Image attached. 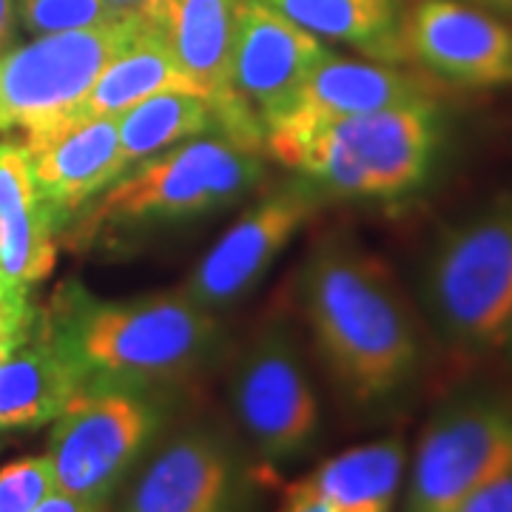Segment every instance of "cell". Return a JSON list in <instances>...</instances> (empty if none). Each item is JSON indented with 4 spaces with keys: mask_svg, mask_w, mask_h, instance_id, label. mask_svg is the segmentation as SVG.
<instances>
[{
    "mask_svg": "<svg viewBox=\"0 0 512 512\" xmlns=\"http://www.w3.org/2000/svg\"><path fill=\"white\" fill-rule=\"evenodd\" d=\"M399 52L439 83L512 86V26L467 0H416L402 18Z\"/></svg>",
    "mask_w": 512,
    "mask_h": 512,
    "instance_id": "30bf717a",
    "label": "cell"
},
{
    "mask_svg": "<svg viewBox=\"0 0 512 512\" xmlns=\"http://www.w3.org/2000/svg\"><path fill=\"white\" fill-rule=\"evenodd\" d=\"M231 407L259 456L291 461L319 436V399L291 322L276 319L239 353L231 373Z\"/></svg>",
    "mask_w": 512,
    "mask_h": 512,
    "instance_id": "ba28073f",
    "label": "cell"
},
{
    "mask_svg": "<svg viewBox=\"0 0 512 512\" xmlns=\"http://www.w3.org/2000/svg\"><path fill=\"white\" fill-rule=\"evenodd\" d=\"M313 35L353 43L387 63L402 60V0H268Z\"/></svg>",
    "mask_w": 512,
    "mask_h": 512,
    "instance_id": "44dd1931",
    "label": "cell"
},
{
    "mask_svg": "<svg viewBox=\"0 0 512 512\" xmlns=\"http://www.w3.org/2000/svg\"><path fill=\"white\" fill-rule=\"evenodd\" d=\"M234 495L231 444L211 427H185L151 453L120 512H231Z\"/></svg>",
    "mask_w": 512,
    "mask_h": 512,
    "instance_id": "9a60e30c",
    "label": "cell"
},
{
    "mask_svg": "<svg viewBox=\"0 0 512 512\" xmlns=\"http://www.w3.org/2000/svg\"><path fill=\"white\" fill-rule=\"evenodd\" d=\"M131 12H120L109 0H18V18L32 35H60L109 26Z\"/></svg>",
    "mask_w": 512,
    "mask_h": 512,
    "instance_id": "603a6c76",
    "label": "cell"
},
{
    "mask_svg": "<svg viewBox=\"0 0 512 512\" xmlns=\"http://www.w3.org/2000/svg\"><path fill=\"white\" fill-rule=\"evenodd\" d=\"M52 493L57 476L49 453L18 458L0 470V512H35Z\"/></svg>",
    "mask_w": 512,
    "mask_h": 512,
    "instance_id": "cb8c5ba5",
    "label": "cell"
},
{
    "mask_svg": "<svg viewBox=\"0 0 512 512\" xmlns=\"http://www.w3.org/2000/svg\"><path fill=\"white\" fill-rule=\"evenodd\" d=\"M35 308L26 296V288H20L15 282H9L6 276L0 274V322H9V319H26L32 316Z\"/></svg>",
    "mask_w": 512,
    "mask_h": 512,
    "instance_id": "83f0119b",
    "label": "cell"
},
{
    "mask_svg": "<svg viewBox=\"0 0 512 512\" xmlns=\"http://www.w3.org/2000/svg\"><path fill=\"white\" fill-rule=\"evenodd\" d=\"M467 3H476L481 9L495 12V15H507V18H512V0H467Z\"/></svg>",
    "mask_w": 512,
    "mask_h": 512,
    "instance_id": "4dcf8cb0",
    "label": "cell"
},
{
    "mask_svg": "<svg viewBox=\"0 0 512 512\" xmlns=\"http://www.w3.org/2000/svg\"><path fill=\"white\" fill-rule=\"evenodd\" d=\"M120 154L126 168L143 163L165 148L217 131L220 117L211 100L191 92H165L148 97L117 117Z\"/></svg>",
    "mask_w": 512,
    "mask_h": 512,
    "instance_id": "7402d4cb",
    "label": "cell"
},
{
    "mask_svg": "<svg viewBox=\"0 0 512 512\" xmlns=\"http://www.w3.org/2000/svg\"><path fill=\"white\" fill-rule=\"evenodd\" d=\"M436 92H439L436 80L419 69L345 60L328 52L316 63L291 109L279 114L265 128V148L274 154L333 120L404 106V103H419V100H436Z\"/></svg>",
    "mask_w": 512,
    "mask_h": 512,
    "instance_id": "5bb4252c",
    "label": "cell"
},
{
    "mask_svg": "<svg viewBox=\"0 0 512 512\" xmlns=\"http://www.w3.org/2000/svg\"><path fill=\"white\" fill-rule=\"evenodd\" d=\"M40 325L77 362L86 387L177 384L191 379L220 345L217 313L183 291L100 302L69 285Z\"/></svg>",
    "mask_w": 512,
    "mask_h": 512,
    "instance_id": "7a4b0ae2",
    "label": "cell"
},
{
    "mask_svg": "<svg viewBox=\"0 0 512 512\" xmlns=\"http://www.w3.org/2000/svg\"><path fill=\"white\" fill-rule=\"evenodd\" d=\"M35 512H103L100 507H94L89 501H83V498H74L69 493H52Z\"/></svg>",
    "mask_w": 512,
    "mask_h": 512,
    "instance_id": "f1b7e54d",
    "label": "cell"
},
{
    "mask_svg": "<svg viewBox=\"0 0 512 512\" xmlns=\"http://www.w3.org/2000/svg\"><path fill=\"white\" fill-rule=\"evenodd\" d=\"M308 188H288L245 211L188 274L180 291L211 313L239 305L311 217Z\"/></svg>",
    "mask_w": 512,
    "mask_h": 512,
    "instance_id": "4fadbf2b",
    "label": "cell"
},
{
    "mask_svg": "<svg viewBox=\"0 0 512 512\" xmlns=\"http://www.w3.org/2000/svg\"><path fill=\"white\" fill-rule=\"evenodd\" d=\"M302 311L319 356L353 402H379L419 365V322L376 256L322 242L299 276Z\"/></svg>",
    "mask_w": 512,
    "mask_h": 512,
    "instance_id": "6da1fadb",
    "label": "cell"
},
{
    "mask_svg": "<svg viewBox=\"0 0 512 512\" xmlns=\"http://www.w3.org/2000/svg\"><path fill=\"white\" fill-rule=\"evenodd\" d=\"M60 222L40 197L29 157L0 151V274L32 288L55 271Z\"/></svg>",
    "mask_w": 512,
    "mask_h": 512,
    "instance_id": "ac0fdd59",
    "label": "cell"
},
{
    "mask_svg": "<svg viewBox=\"0 0 512 512\" xmlns=\"http://www.w3.org/2000/svg\"><path fill=\"white\" fill-rule=\"evenodd\" d=\"M325 55L319 37L268 0H239L231 89L262 128L291 109Z\"/></svg>",
    "mask_w": 512,
    "mask_h": 512,
    "instance_id": "7c38bea8",
    "label": "cell"
},
{
    "mask_svg": "<svg viewBox=\"0 0 512 512\" xmlns=\"http://www.w3.org/2000/svg\"><path fill=\"white\" fill-rule=\"evenodd\" d=\"M279 512H342L328 495L322 490H316L308 478L296 481L285 490V501H282V510Z\"/></svg>",
    "mask_w": 512,
    "mask_h": 512,
    "instance_id": "484cf974",
    "label": "cell"
},
{
    "mask_svg": "<svg viewBox=\"0 0 512 512\" xmlns=\"http://www.w3.org/2000/svg\"><path fill=\"white\" fill-rule=\"evenodd\" d=\"M111 6H117L120 12H140L146 3H151V0H109Z\"/></svg>",
    "mask_w": 512,
    "mask_h": 512,
    "instance_id": "1f68e13d",
    "label": "cell"
},
{
    "mask_svg": "<svg viewBox=\"0 0 512 512\" xmlns=\"http://www.w3.org/2000/svg\"><path fill=\"white\" fill-rule=\"evenodd\" d=\"M262 177L259 151L228 137H194L165 148L109 185L74 222V239L103 231H134L151 225L197 220L242 200Z\"/></svg>",
    "mask_w": 512,
    "mask_h": 512,
    "instance_id": "277c9868",
    "label": "cell"
},
{
    "mask_svg": "<svg viewBox=\"0 0 512 512\" xmlns=\"http://www.w3.org/2000/svg\"><path fill=\"white\" fill-rule=\"evenodd\" d=\"M402 476V439H379L328 458L308 481L342 512H393Z\"/></svg>",
    "mask_w": 512,
    "mask_h": 512,
    "instance_id": "ffe728a7",
    "label": "cell"
},
{
    "mask_svg": "<svg viewBox=\"0 0 512 512\" xmlns=\"http://www.w3.org/2000/svg\"><path fill=\"white\" fill-rule=\"evenodd\" d=\"M504 348L510 350V356H512V322H510V330H507V339H504Z\"/></svg>",
    "mask_w": 512,
    "mask_h": 512,
    "instance_id": "d6a6232c",
    "label": "cell"
},
{
    "mask_svg": "<svg viewBox=\"0 0 512 512\" xmlns=\"http://www.w3.org/2000/svg\"><path fill=\"white\" fill-rule=\"evenodd\" d=\"M453 512H512V467L487 481Z\"/></svg>",
    "mask_w": 512,
    "mask_h": 512,
    "instance_id": "d4e9b609",
    "label": "cell"
},
{
    "mask_svg": "<svg viewBox=\"0 0 512 512\" xmlns=\"http://www.w3.org/2000/svg\"><path fill=\"white\" fill-rule=\"evenodd\" d=\"M512 467V402L464 396L430 419L413 458L404 512H453Z\"/></svg>",
    "mask_w": 512,
    "mask_h": 512,
    "instance_id": "9c48e42d",
    "label": "cell"
},
{
    "mask_svg": "<svg viewBox=\"0 0 512 512\" xmlns=\"http://www.w3.org/2000/svg\"><path fill=\"white\" fill-rule=\"evenodd\" d=\"M15 23H18V0H0V55L15 43Z\"/></svg>",
    "mask_w": 512,
    "mask_h": 512,
    "instance_id": "f546056e",
    "label": "cell"
},
{
    "mask_svg": "<svg viewBox=\"0 0 512 512\" xmlns=\"http://www.w3.org/2000/svg\"><path fill=\"white\" fill-rule=\"evenodd\" d=\"M37 319H40V313H32V316H26V319H9V322H0V365L15 353V350L23 345V342H29L32 336H35L37 330Z\"/></svg>",
    "mask_w": 512,
    "mask_h": 512,
    "instance_id": "4316f807",
    "label": "cell"
},
{
    "mask_svg": "<svg viewBox=\"0 0 512 512\" xmlns=\"http://www.w3.org/2000/svg\"><path fill=\"white\" fill-rule=\"evenodd\" d=\"M424 305L458 350L504 348L512 322V197L441 234L424 268Z\"/></svg>",
    "mask_w": 512,
    "mask_h": 512,
    "instance_id": "8992f818",
    "label": "cell"
},
{
    "mask_svg": "<svg viewBox=\"0 0 512 512\" xmlns=\"http://www.w3.org/2000/svg\"><path fill=\"white\" fill-rule=\"evenodd\" d=\"M237 9L239 0H151L140 12L165 37L194 92L214 103L222 137L259 151L265 128L231 89Z\"/></svg>",
    "mask_w": 512,
    "mask_h": 512,
    "instance_id": "8fae6325",
    "label": "cell"
},
{
    "mask_svg": "<svg viewBox=\"0 0 512 512\" xmlns=\"http://www.w3.org/2000/svg\"><path fill=\"white\" fill-rule=\"evenodd\" d=\"M83 387L77 362L37 319L35 336L0 365V436L57 421Z\"/></svg>",
    "mask_w": 512,
    "mask_h": 512,
    "instance_id": "e0dca14e",
    "label": "cell"
},
{
    "mask_svg": "<svg viewBox=\"0 0 512 512\" xmlns=\"http://www.w3.org/2000/svg\"><path fill=\"white\" fill-rule=\"evenodd\" d=\"M143 15L40 35L0 55V151H35L74 123L94 80L140 35Z\"/></svg>",
    "mask_w": 512,
    "mask_h": 512,
    "instance_id": "5b68a950",
    "label": "cell"
},
{
    "mask_svg": "<svg viewBox=\"0 0 512 512\" xmlns=\"http://www.w3.org/2000/svg\"><path fill=\"white\" fill-rule=\"evenodd\" d=\"M143 15V12H140ZM165 92H194L180 69L165 37L143 18L140 35L128 43L126 52L111 60L103 74L94 80L92 92L80 103L74 120L86 117H120L131 106ZM202 97V94H200Z\"/></svg>",
    "mask_w": 512,
    "mask_h": 512,
    "instance_id": "d6986e66",
    "label": "cell"
},
{
    "mask_svg": "<svg viewBox=\"0 0 512 512\" xmlns=\"http://www.w3.org/2000/svg\"><path fill=\"white\" fill-rule=\"evenodd\" d=\"M29 157V171L40 197L63 225L74 222L128 168L120 154L117 117L74 120Z\"/></svg>",
    "mask_w": 512,
    "mask_h": 512,
    "instance_id": "2e32d148",
    "label": "cell"
},
{
    "mask_svg": "<svg viewBox=\"0 0 512 512\" xmlns=\"http://www.w3.org/2000/svg\"><path fill=\"white\" fill-rule=\"evenodd\" d=\"M439 148V106L419 100L333 120L274 157L336 197L396 200L424 185Z\"/></svg>",
    "mask_w": 512,
    "mask_h": 512,
    "instance_id": "3957f363",
    "label": "cell"
},
{
    "mask_svg": "<svg viewBox=\"0 0 512 512\" xmlns=\"http://www.w3.org/2000/svg\"><path fill=\"white\" fill-rule=\"evenodd\" d=\"M163 427V407L143 387H86L55 421L49 458L57 490L106 507Z\"/></svg>",
    "mask_w": 512,
    "mask_h": 512,
    "instance_id": "52a82bcc",
    "label": "cell"
}]
</instances>
